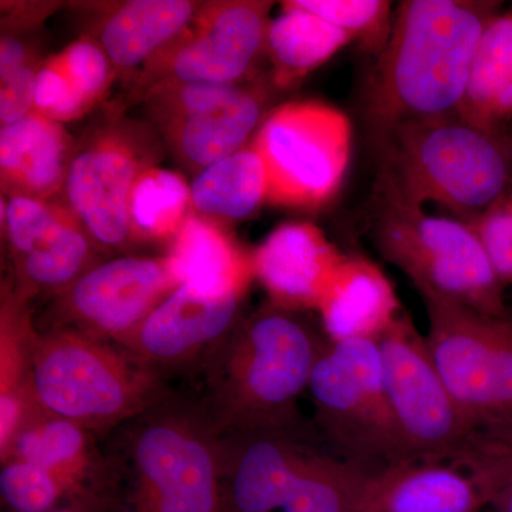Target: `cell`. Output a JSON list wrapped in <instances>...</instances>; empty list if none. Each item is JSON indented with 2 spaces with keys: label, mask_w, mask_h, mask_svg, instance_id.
Wrapping results in <instances>:
<instances>
[{
  "label": "cell",
  "mask_w": 512,
  "mask_h": 512,
  "mask_svg": "<svg viewBox=\"0 0 512 512\" xmlns=\"http://www.w3.org/2000/svg\"><path fill=\"white\" fill-rule=\"evenodd\" d=\"M28 299L12 286L3 292L0 315V461L9 457L26 421L37 412L32 389L33 352L39 330L32 322Z\"/></svg>",
  "instance_id": "cell-24"
},
{
  "label": "cell",
  "mask_w": 512,
  "mask_h": 512,
  "mask_svg": "<svg viewBox=\"0 0 512 512\" xmlns=\"http://www.w3.org/2000/svg\"><path fill=\"white\" fill-rule=\"evenodd\" d=\"M316 312L329 342L377 339L403 313L390 279L359 255L343 256Z\"/></svg>",
  "instance_id": "cell-19"
},
{
  "label": "cell",
  "mask_w": 512,
  "mask_h": 512,
  "mask_svg": "<svg viewBox=\"0 0 512 512\" xmlns=\"http://www.w3.org/2000/svg\"><path fill=\"white\" fill-rule=\"evenodd\" d=\"M299 8L325 20L379 55L389 37L394 10L387 0H295Z\"/></svg>",
  "instance_id": "cell-32"
},
{
  "label": "cell",
  "mask_w": 512,
  "mask_h": 512,
  "mask_svg": "<svg viewBox=\"0 0 512 512\" xmlns=\"http://www.w3.org/2000/svg\"><path fill=\"white\" fill-rule=\"evenodd\" d=\"M73 137L62 123L33 110L0 130V181L6 197L55 200L72 161Z\"/></svg>",
  "instance_id": "cell-18"
},
{
  "label": "cell",
  "mask_w": 512,
  "mask_h": 512,
  "mask_svg": "<svg viewBox=\"0 0 512 512\" xmlns=\"http://www.w3.org/2000/svg\"><path fill=\"white\" fill-rule=\"evenodd\" d=\"M0 493L13 512H49L69 500L66 487L55 474L25 458L2 463Z\"/></svg>",
  "instance_id": "cell-34"
},
{
  "label": "cell",
  "mask_w": 512,
  "mask_h": 512,
  "mask_svg": "<svg viewBox=\"0 0 512 512\" xmlns=\"http://www.w3.org/2000/svg\"><path fill=\"white\" fill-rule=\"evenodd\" d=\"M101 255L86 229L70 212L49 241L13 262V291L28 301L42 295L53 298L104 261Z\"/></svg>",
  "instance_id": "cell-28"
},
{
  "label": "cell",
  "mask_w": 512,
  "mask_h": 512,
  "mask_svg": "<svg viewBox=\"0 0 512 512\" xmlns=\"http://www.w3.org/2000/svg\"><path fill=\"white\" fill-rule=\"evenodd\" d=\"M165 256L175 284L207 298H245L255 279L252 254L217 221L197 214L185 221Z\"/></svg>",
  "instance_id": "cell-20"
},
{
  "label": "cell",
  "mask_w": 512,
  "mask_h": 512,
  "mask_svg": "<svg viewBox=\"0 0 512 512\" xmlns=\"http://www.w3.org/2000/svg\"><path fill=\"white\" fill-rule=\"evenodd\" d=\"M303 313L268 303L202 360L207 393L200 402L220 434L302 429L296 404L329 343Z\"/></svg>",
  "instance_id": "cell-2"
},
{
  "label": "cell",
  "mask_w": 512,
  "mask_h": 512,
  "mask_svg": "<svg viewBox=\"0 0 512 512\" xmlns=\"http://www.w3.org/2000/svg\"><path fill=\"white\" fill-rule=\"evenodd\" d=\"M90 109L56 56L43 62L36 79L35 111L63 124L80 119Z\"/></svg>",
  "instance_id": "cell-36"
},
{
  "label": "cell",
  "mask_w": 512,
  "mask_h": 512,
  "mask_svg": "<svg viewBox=\"0 0 512 512\" xmlns=\"http://www.w3.org/2000/svg\"><path fill=\"white\" fill-rule=\"evenodd\" d=\"M484 504L463 468L413 461L370 478L362 512H476Z\"/></svg>",
  "instance_id": "cell-23"
},
{
  "label": "cell",
  "mask_w": 512,
  "mask_h": 512,
  "mask_svg": "<svg viewBox=\"0 0 512 512\" xmlns=\"http://www.w3.org/2000/svg\"><path fill=\"white\" fill-rule=\"evenodd\" d=\"M194 214L214 221H242L268 201L264 161L251 143L195 175L190 185Z\"/></svg>",
  "instance_id": "cell-27"
},
{
  "label": "cell",
  "mask_w": 512,
  "mask_h": 512,
  "mask_svg": "<svg viewBox=\"0 0 512 512\" xmlns=\"http://www.w3.org/2000/svg\"><path fill=\"white\" fill-rule=\"evenodd\" d=\"M177 288L167 256L104 259L53 296L52 329H73L121 345Z\"/></svg>",
  "instance_id": "cell-13"
},
{
  "label": "cell",
  "mask_w": 512,
  "mask_h": 512,
  "mask_svg": "<svg viewBox=\"0 0 512 512\" xmlns=\"http://www.w3.org/2000/svg\"><path fill=\"white\" fill-rule=\"evenodd\" d=\"M242 296L207 298L177 286L123 343L161 373L200 362L238 325Z\"/></svg>",
  "instance_id": "cell-15"
},
{
  "label": "cell",
  "mask_w": 512,
  "mask_h": 512,
  "mask_svg": "<svg viewBox=\"0 0 512 512\" xmlns=\"http://www.w3.org/2000/svg\"><path fill=\"white\" fill-rule=\"evenodd\" d=\"M266 92L247 87L227 106L215 107L157 127L165 148L197 175L251 143L265 120Z\"/></svg>",
  "instance_id": "cell-22"
},
{
  "label": "cell",
  "mask_w": 512,
  "mask_h": 512,
  "mask_svg": "<svg viewBox=\"0 0 512 512\" xmlns=\"http://www.w3.org/2000/svg\"><path fill=\"white\" fill-rule=\"evenodd\" d=\"M70 208L63 201L13 197L2 201V222L12 261L29 255L56 234Z\"/></svg>",
  "instance_id": "cell-33"
},
{
  "label": "cell",
  "mask_w": 512,
  "mask_h": 512,
  "mask_svg": "<svg viewBox=\"0 0 512 512\" xmlns=\"http://www.w3.org/2000/svg\"><path fill=\"white\" fill-rule=\"evenodd\" d=\"M42 60L23 64L8 76L0 77V121L2 126L25 119L35 110V87Z\"/></svg>",
  "instance_id": "cell-38"
},
{
  "label": "cell",
  "mask_w": 512,
  "mask_h": 512,
  "mask_svg": "<svg viewBox=\"0 0 512 512\" xmlns=\"http://www.w3.org/2000/svg\"><path fill=\"white\" fill-rule=\"evenodd\" d=\"M454 466L476 481L485 504L497 512H512V433L478 434Z\"/></svg>",
  "instance_id": "cell-31"
},
{
  "label": "cell",
  "mask_w": 512,
  "mask_h": 512,
  "mask_svg": "<svg viewBox=\"0 0 512 512\" xmlns=\"http://www.w3.org/2000/svg\"><path fill=\"white\" fill-rule=\"evenodd\" d=\"M376 340L387 402L407 457L412 463H456L477 431L441 379L426 338L403 312Z\"/></svg>",
  "instance_id": "cell-11"
},
{
  "label": "cell",
  "mask_w": 512,
  "mask_h": 512,
  "mask_svg": "<svg viewBox=\"0 0 512 512\" xmlns=\"http://www.w3.org/2000/svg\"><path fill=\"white\" fill-rule=\"evenodd\" d=\"M342 252L311 222L276 227L252 252L254 275L269 303L286 311H318Z\"/></svg>",
  "instance_id": "cell-16"
},
{
  "label": "cell",
  "mask_w": 512,
  "mask_h": 512,
  "mask_svg": "<svg viewBox=\"0 0 512 512\" xmlns=\"http://www.w3.org/2000/svg\"><path fill=\"white\" fill-rule=\"evenodd\" d=\"M200 8L190 0H130L107 12L92 37L114 73L128 77L183 35Z\"/></svg>",
  "instance_id": "cell-21"
},
{
  "label": "cell",
  "mask_w": 512,
  "mask_h": 512,
  "mask_svg": "<svg viewBox=\"0 0 512 512\" xmlns=\"http://www.w3.org/2000/svg\"><path fill=\"white\" fill-rule=\"evenodd\" d=\"M40 59L39 52L18 32H3L0 42V77L8 76L23 64Z\"/></svg>",
  "instance_id": "cell-39"
},
{
  "label": "cell",
  "mask_w": 512,
  "mask_h": 512,
  "mask_svg": "<svg viewBox=\"0 0 512 512\" xmlns=\"http://www.w3.org/2000/svg\"><path fill=\"white\" fill-rule=\"evenodd\" d=\"M369 222L377 251L407 275L424 302L503 318V284L470 224L375 191Z\"/></svg>",
  "instance_id": "cell-6"
},
{
  "label": "cell",
  "mask_w": 512,
  "mask_h": 512,
  "mask_svg": "<svg viewBox=\"0 0 512 512\" xmlns=\"http://www.w3.org/2000/svg\"><path fill=\"white\" fill-rule=\"evenodd\" d=\"M431 359L481 434L512 433V325L503 318L424 302Z\"/></svg>",
  "instance_id": "cell-10"
},
{
  "label": "cell",
  "mask_w": 512,
  "mask_h": 512,
  "mask_svg": "<svg viewBox=\"0 0 512 512\" xmlns=\"http://www.w3.org/2000/svg\"><path fill=\"white\" fill-rule=\"evenodd\" d=\"M352 40L348 33L299 8L295 0L282 3V13L271 20L266 35L275 86L292 87Z\"/></svg>",
  "instance_id": "cell-26"
},
{
  "label": "cell",
  "mask_w": 512,
  "mask_h": 512,
  "mask_svg": "<svg viewBox=\"0 0 512 512\" xmlns=\"http://www.w3.org/2000/svg\"><path fill=\"white\" fill-rule=\"evenodd\" d=\"M271 2L201 3L183 35L137 74L130 100L163 84H238L266 52Z\"/></svg>",
  "instance_id": "cell-12"
},
{
  "label": "cell",
  "mask_w": 512,
  "mask_h": 512,
  "mask_svg": "<svg viewBox=\"0 0 512 512\" xmlns=\"http://www.w3.org/2000/svg\"><path fill=\"white\" fill-rule=\"evenodd\" d=\"M55 56L74 87L93 109L106 96L111 80L116 76L103 47L92 36H86L74 40Z\"/></svg>",
  "instance_id": "cell-35"
},
{
  "label": "cell",
  "mask_w": 512,
  "mask_h": 512,
  "mask_svg": "<svg viewBox=\"0 0 512 512\" xmlns=\"http://www.w3.org/2000/svg\"><path fill=\"white\" fill-rule=\"evenodd\" d=\"M163 138L148 121L111 110L76 144L60 198L103 255L134 245L128 201L141 174L163 158Z\"/></svg>",
  "instance_id": "cell-8"
},
{
  "label": "cell",
  "mask_w": 512,
  "mask_h": 512,
  "mask_svg": "<svg viewBox=\"0 0 512 512\" xmlns=\"http://www.w3.org/2000/svg\"><path fill=\"white\" fill-rule=\"evenodd\" d=\"M49 512H90L89 510H86V508L82 507H76V505H70V507H60L56 508V510H52Z\"/></svg>",
  "instance_id": "cell-40"
},
{
  "label": "cell",
  "mask_w": 512,
  "mask_h": 512,
  "mask_svg": "<svg viewBox=\"0 0 512 512\" xmlns=\"http://www.w3.org/2000/svg\"><path fill=\"white\" fill-rule=\"evenodd\" d=\"M220 431L201 402L167 393L116 429L109 497L117 512H218Z\"/></svg>",
  "instance_id": "cell-3"
},
{
  "label": "cell",
  "mask_w": 512,
  "mask_h": 512,
  "mask_svg": "<svg viewBox=\"0 0 512 512\" xmlns=\"http://www.w3.org/2000/svg\"><path fill=\"white\" fill-rule=\"evenodd\" d=\"M192 214L191 188L183 175L156 165L138 177L128 201L134 244H171Z\"/></svg>",
  "instance_id": "cell-30"
},
{
  "label": "cell",
  "mask_w": 512,
  "mask_h": 512,
  "mask_svg": "<svg viewBox=\"0 0 512 512\" xmlns=\"http://www.w3.org/2000/svg\"><path fill=\"white\" fill-rule=\"evenodd\" d=\"M251 146L265 164L268 201L315 210L328 204L348 173L352 124L318 100L288 101L262 121Z\"/></svg>",
  "instance_id": "cell-9"
},
{
  "label": "cell",
  "mask_w": 512,
  "mask_h": 512,
  "mask_svg": "<svg viewBox=\"0 0 512 512\" xmlns=\"http://www.w3.org/2000/svg\"><path fill=\"white\" fill-rule=\"evenodd\" d=\"M471 227L501 284L512 282V192L485 211Z\"/></svg>",
  "instance_id": "cell-37"
},
{
  "label": "cell",
  "mask_w": 512,
  "mask_h": 512,
  "mask_svg": "<svg viewBox=\"0 0 512 512\" xmlns=\"http://www.w3.org/2000/svg\"><path fill=\"white\" fill-rule=\"evenodd\" d=\"M316 448L303 429H254L221 434L218 512L281 510L306 456Z\"/></svg>",
  "instance_id": "cell-14"
},
{
  "label": "cell",
  "mask_w": 512,
  "mask_h": 512,
  "mask_svg": "<svg viewBox=\"0 0 512 512\" xmlns=\"http://www.w3.org/2000/svg\"><path fill=\"white\" fill-rule=\"evenodd\" d=\"M373 141L375 192L394 201L441 205L471 225L512 192V138L457 113L400 124Z\"/></svg>",
  "instance_id": "cell-4"
},
{
  "label": "cell",
  "mask_w": 512,
  "mask_h": 512,
  "mask_svg": "<svg viewBox=\"0 0 512 512\" xmlns=\"http://www.w3.org/2000/svg\"><path fill=\"white\" fill-rule=\"evenodd\" d=\"M494 2L406 0L393 13L363 97L372 138L413 121L456 114Z\"/></svg>",
  "instance_id": "cell-1"
},
{
  "label": "cell",
  "mask_w": 512,
  "mask_h": 512,
  "mask_svg": "<svg viewBox=\"0 0 512 512\" xmlns=\"http://www.w3.org/2000/svg\"><path fill=\"white\" fill-rule=\"evenodd\" d=\"M457 114L487 131H503L512 119V12L485 28Z\"/></svg>",
  "instance_id": "cell-25"
},
{
  "label": "cell",
  "mask_w": 512,
  "mask_h": 512,
  "mask_svg": "<svg viewBox=\"0 0 512 512\" xmlns=\"http://www.w3.org/2000/svg\"><path fill=\"white\" fill-rule=\"evenodd\" d=\"M308 392L316 431L332 456L372 477L412 463L387 402L376 339L329 342Z\"/></svg>",
  "instance_id": "cell-7"
},
{
  "label": "cell",
  "mask_w": 512,
  "mask_h": 512,
  "mask_svg": "<svg viewBox=\"0 0 512 512\" xmlns=\"http://www.w3.org/2000/svg\"><path fill=\"white\" fill-rule=\"evenodd\" d=\"M369 474L313 448L293 477L284 512H362Z\"/></svg>",
  "instance_id": "cell-29"
},
{
  "label": "cell",
  "mask_w": 512,
  "mask_h": 512,
  "mask_svg": "<svg viewBox=\"0 0 512 512\" xmlns=\"http://www.w3.org/2000/svg\"><path fill=\"white\" fill-rule=\"evenodd\" d=\"M30 389L37 409L96 436L119 429L168 393L161 373L133 353L73 329L39 332Z\"/></svg>",
  "instance_id": "cell-5"
},
{
  "label": "cell",
  "mask_w": 512,
  "mask_h": 512,
  "mask_svg": "<svg viewBox=\"0 0 512 512\" xmlns=\"http://www.w3.org/2000/svg\"><path fill=\"white\" fill-rule=\"evenodd\" d=\"M9 458H25L55 474L76 507L107 503L110 470L96 434L79 424L39 410L19 431ZM3 461V463H5Z\"/></svg>",
  "instance_id": "cell-17"
}]
</instances>
